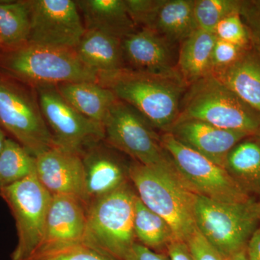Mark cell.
<instances>
[{
  "label": "cell",
  "instance_id": "cell-3",
  "mask_svg": "<svg viewBox=\"0 0 260 260\" xmlns=\"http://www.w3.org/2000/svg\"><path fill=\"white\" fill-rule=\"evenodd\" d=\"M0 69L34 88L74 82L99 83V76L80 61L74 50L27 43L0 51Z\"/></svg>",
  "mask_w": 260,
  "mask_h": 260
},
{
  "label": "cell",
  "instance_id": "cell-38",
  "mask_svg": "<svg viewBox=\"0 0 260 260\" xmlns=\"http://www.w3.org/2000/svg\"><path fill=\"white\" fill-rule=\"evenodd\" d=\"M229 260H248L246 250L236 254V255L232 256V257L230 258Z\"/></svg>",
  "mask_w": 260,
  "mask_h": 260
},
{
  "label": "cell",
  "instance_id": "cell-30",
  "mask_svg": "<svg viewBox=\"0 0 260 260\" xmlns=\"http://www.w3.org/2000/svg\"><path fill=\"white\" fill-rule=\"evenodd\" d=\"M130 18L138 28L150 29L164 0H124Z\"/></svg>",
  "mask_w": 260,
  "mask_h": 260
},
{
  "label": "cell",
  "instance_id": "cell-27",
  "mask_svg": "<svg viewBox=\"0 0 260 260\" xmlns=\"http://www.w3.org/2000/svg\"><path fill=\"white\" fill-rule=\"evenodd\" d=\"M36 172V157L20 143L6 139L0 153V189L23 180Z\"/></svg>",
  "mask_w": 260,
  "mask_h": 260
},
{
  "label": "cell",
  "instance_id": "cell-35",
  "mask_svg": "<svg viewBox=\"0 0 260 260\" xmlns=\"http://www.w3.org/2000/svg\"><path fill=\"white\" fill-rule=\"evenodd\" d=\"M124 260H171L167 253L157 252L140 243H135Z\"/></svg>",
  "mask_w": 260,
  "mask_h": 260
},
{
  "label": "cell",
  "instance_id": "cell-9",
  "mask_svg": "<svg viewBox=\"0 0 260 260\" xmlns=\"http://www.w3.org/2000/svg\"><path fill=\"white\" fill-rule=\"evenodd\" d=\"M0 124L34 157L55 148L38 98L21 85L2 78Z\"/></svg>",
  "mask_w": 260,
  "mask_h": 260
},
{
  "label": "cell",
  "instance_id": "cell-17",
  "mask_svg": "<svg viewBox=\"0 0 260 260\" xmlns=\"http://www.w3.org/2000/svg\"><path fill=\"white\" fill-rule=\"evenodd\" d=\"M103 142V141H102ZM98 143L82 155L86 190L90 201L119 189L126 182L128 168L111 150Z\"/></svg>",
  "mask_w": 260,
  "mask_h": 260
},
{
  "label": "cell",
  "instance_id": "cell-12",
  "mask_svg": "<svg viewBox=\"0 0 260 260\" xmlns=\"http://www.w3.org/2000/svg\"><path fill=\"white\" fill-rule=\"evenodd\" d=\"M30 30L28 42L74 50L85 32L75 1L29 0Z\"/></svg>",
  "mask_w": 260,
  "mask_h": 260
},
{
  "label": "cell",
  "instance_id": "cell-32",
  "mask_svg": "<svg viewBox=\"0 0 260 260\" xmlns=\"http://www.w3.org/2000/svg\"><path fill=\"white\" fill-rule=\"evenodd\" d=\"M246 49L216 39L212 54L211 74L215 70L223 69L235 62Z\"/></svg>",
  "mask_w": 260,
  "mask_h": 260
},
{
  "label": "cell",
  "instance_id": "cell-2",
  "mask_svg": "<svg viewBox=\"0 0 260 260\" xmlns=\"http://www.w3.org/2000/svg\"><path fill=\"white\" fill-rule=\"evenodd\" d=\"M128 177L143 204L167 220L177 240L187 242L198 230L197 194L184 184L177 169L146 167L134 161L128 168Z\"/></svg>",
  "mask_w": 260,
  "mask_h": 260
},
{
  "label": "cell",
  "instance_id": "cell-24",
  "mask_svg": "<svg viewBox=\"0 0 260 260\" xmlns=\"http://www.w3.org/2000/svg\"><path fill=\"white\" fill-rule=\"evenodd\" d=\"M194 3V0H164L150 30L179 45L198 29Z\"/></svg>",
  "mask_w": 260,
  "mask_h": 260
},
{
  "label": "cell",
  "instance_id": "cell-8",
  "mask_svg": "<svg viewBox=\"0 0 260 260\" xmlns=\"http://www.w3.org/2000/svg\"><path fill=\"white\" fill-rule=\"evenodd\" d=\"M160 140L181 179L195 194L224 203H239L251 198L225 168L183 145L171 133H162Z\"/></svg>",
  "mask_w": 260,
  "mask_h": 260
},
{
  "label": "cell",
  "instance_id": "cell-31",
  "mask_svg": "<svg viewBox=\"0 0 260 260\" xmlns=\"http://www.w3.org/2000/svg\"><path fill=\"white\" fill-rule=\"evenodd\" d=\"M26 260H118L85 245L70 246L44 255L34 256Z\"/></svg>",
  "mask_w": 260,
  "mask_h": 260
},
{
  "label": "cell",
  "instance_id": "cell-1",
  "mask_svg": "<svg viewBox=\"0 0 260 260\" xmlns=\"http://www.w3.org/2000/svg\"><path fill=\"white\" fill-rule=\"evenodd\" d=\"M99 83L136 109L162 133H168L177 121L188 87L180 75L149 74L126 68L99 75Z\"/></svg>",
  "mask_w": 260,
  "mask_h": 260
},
{
  "label": "cell",
  "instance_id": "cell-40",
  "mask_svg": "<svg viewBox=\"0 0 260 260\" xmlns=\"http://www.w3.org/2000/svg\"><path fill=\"white\" fill-rule=\"evenodd\" d=\"M252 138L260 145V127L257 131L252 135Z\"/></svg>",
  "mask_w": 260,
  "mask_h": 260
},
{
  "label": "cell",
  "instance_id": "cell-39",
  "mask_svg": "<svg viewBox=\"0 0 260 260\" xmlns=\"http://www.w3.org/2000/svg\"><path fill=\"white\" fill-rule=\"evenodd\" d=\"M6 139L7 138H5L4 132H3V130L0 127V153H1L2 150H3Z\"/></svg>",
  "mask_w": 260,
  "mask_h": 260
},
{
  "label": "cell",
  "instance_id": "cell-10",
  "mask_svg": "<svg viewBox=\"0 0 260 260\" xmlns=\"http://www.w3.org/2000/svg\"><path fill=\"white\" fill-rule=\"evenodd\" d=\"M35 90L55 148L82 156L89 148L104 141V125L72 107L56 86L43 85Z\"/></svg>",
  "mask_w": 260,
  "mask_h": 260
},
{
  "label": "cell",
  "instance_id": "cell-34",
  "mask_svg": "<svg viewBox=\"0 0 260 260\" xmlns=\"http://www.w3.org/2000/svg\"><path fill=\"white\" fill-rule=\"evenodd\" d=\"M186 243L194 260H225L198 230Z\"/></svg>",
  "mask_w": 260,
  "mask_h": 260
},
{
  "label": "cell",
  "instance_id": "cell-36",
  "mask_svg": "<svg viewBox=\"0 0 260 260\" xmlns=\"http://www.w3.org/2000/svg\"><path fill=\"white\" fill-rule=\"evenodd\" d=\"M167 254L171 260H194L187 243L174 240L167 248Z\"/></svg>",
  "mask_w": 260,
  "mask_h": 260
},
{
  "label": "cell",
  "instance_id": "cell-16",
  "mask_svg": "<svg viewBox=\"0 0 260 260\" xmlns=\"http://www.w3.org/2000/svg\"><path fill=\"white\" fill-rule=\"evenodd\" d=\"M168 133L183 145L224 167L229 152L251 135L217 127L197 119H177Z\"/></svg>",
  "mask_w": 260,
  "mask_h": 260
},
{
  "label": "cell",
  "instance_id": "cell-22",
  "mask_svg": "<svg viewBox=\"0 0 260 260\" xmlns=\"http://www.w3.org/2000/svg\"><path fill=\"white\" fill-rule=\"evenodd\" d=\"M216 39L213 32L198 28L179 44L177 69L186 85L211 75Z\"/></svg>",
  "mask_w": 260,
  "mask_h": 260
},
{
  "label": "cell",
  "instance_id": "cell-11",
  "mask_svg": "<svg viewBox=\"0 0 260 260\" xmlns=\"http://www.w3.org/2000/svg\"><path fill=\"white\" fill-rule=\"evenodd\" d=\"M0 194L12 210L18 242L12 260H26L37 249L47 219L52 194L42 185L37 173L0 189Z\"/></svg>",
  "mask_w": 260,
  "mask_h": 260
},
{
  "label": "cell",
  "instance_id": "cell-14",
  "mask_svg": "<svg viewBox=\"0 0 260 260\" xmlns=\"http://www.w3.org/2000/svg\"><path fill=\"white\" fill-rule=\"evenodd\" d=\"M121 46L126 69L149 74L180 75L177 44L153 30L138 28L121 40Z\"/></svg>",
  "mask_w": 260,
  "mask_h": 260
},
{
  "label": "cell",
  "instance_id": "cell-5",
  "mask_svg": "<svg viewBox=\"0 0 260 260\" xmlns=\"http://www.w3.org/2000/svg\"><path fill=\"white\" fill-rule=\"evenodd\" d=\"M192 119L252 136L260 127V113L212 75L188 85L177 119Z\"/></svg>",
  "mask_w": 260,
  "mask_h": 260
},
{
  "label": "cell",
  "instance_id": "cell-15",
  "mask_svg": "<svg viewBox=\"0 0 260 260\" xmlns=\"http://www.w3.org/2000/svg\"><path fill=\"white\" fill-rule=\"evenodd\" d=\"M36 173L51 194L73 197L90 203L81 155L51 148L36 157Z\"/></svg>",
  "mask_w": 260,
  "mask_h": 260
},
{
  "label": "cell",
  "instance_id": "cell-28",
  "mask_svg": "<svg viewBox=\"0 0 260 260\" xmlns=\"http://www.w3.org/2000/svg\"><path fill=\"white\" fill-rule=\"evenodd\" d=\"M243 1L194 0V12L198 28L213 32L222 20L240 13Z\"/></svg>",
  "mask_w": 260,
  "mask_h": 260
},
{
  "label": "cell",
  "instance_id": "cell-20",
  "mask_svg": "<svg viewBox=\"0 0 260 260\" xmlns=\"http://www.w3.org/2000/svg\"><path fill=\"white\" fill-rule=\"evenodd\" d=\"M74 51L80 61L98 76L126 68L121 40L107 34L85 30Z\"/></svg>",
  "mask_w": 260,
  "mask_h": 260
},
{
  "label": "cell",
  "instance_id": "cell-37",
  "mask_svg": "<svg viewBox=\"0 0 260 260\" xmlns=\"http://www.w3.org/2000/svg\"><path fill=\"white\" fill-rule=\"evenodd\" d=\"M246 253L248 260H260V225L248 242Z\"/></svg>",
  "mask_w": 260,
  "mask_h": 260
},
{
  "label": "cell",
  "instance_id": "cell-33",
  "mask_svg": "<svg viewBox=\"0 0 260 260\" xmlns=\"http://www.w3.org/2000/svg\"><path fill=\"white\" fill-rule=\"evenodd\" d=\"M240 15L249 31L251 46L260 54V10L251 1H243Z\"/></svg>",
  "mask_w": 260,
  "mask_h": 260
},
{
  "label": "cell",
  "instance_id": "cell-41",
  "mask_svg": "<svg viewBox=\"0 0 260 260\" xmlns=\"http://www.w3.org/2000/svg\"><path fill=\"white\" fill-rule=\"evenodd\" d=\"M252 2L253 4L254 5V6L257 8L258 10H260V0H254Z\"/></svg>",
  "mask_w": 260,
  "mask_h": 260
},
{
  "label": "cell",
  "instance_id": "cell-42",
  "mask_svg": "<svg viewBox=\"0 0 260 260\" xmlns=\"http://www.w3.org/2000/svg\"><path fill=\"white\" fill-rule=\"evenodd\" d=\"M3 51V46H2L1 41H0V51Z\"/></svg>",
  "mask_w": 260,
  "mask_h": 260
},
{
  "label": "cell",
  "instance_id": "cell-4",
  "mask_svg": "<svg viewBox=\"0 0 260 260\" xmlns=\"http://www.w3.org/2000/svg\"><path fill=\"white\" fill-rule=\"evenodd\" d=\"M136 193L126 183L92 200L87 209L83 244L118 260H124L137 242L134 230Z\"/></svg>",
  "mask_w": 260,
  "mask_h": 260
},
{
  "label": "cell",
  "instance_id": "cell-26",
  "mask_svg": "<svg viewBox=\"0 0 260 260\" xmlns=\"http://www.w3.org/2000/svg\"><path fill=\"white\" fill-rule=\"evenodd\" d=\"M30 9L28 1H0V41L3 51L28 42Z\"/></svg>",
  "mask_w": 260,
  "mask_h": 260
},
{
  "label": "cell",
  "instance_id": "cell-18",
  "mask_svg": "<svg viewBox=\"0 0 260 260\" xmlns=\"http://www.w3.org/2000/svg\"><path fill=\"white\" fill-rule=\"evenodd\" d=\"M85 30L107 34L122 40L138 29L130 18L124 0L75 1Z\"/></svg>",
  "mask_w": 260,
  "mask_h": 260
},
{
  "label": "cell",
  "instance_id": "cell-7",
  "mask_svg": "<svg viewBox=\"0 0 260 260\" xmlns=\"http://www.w3.org/2000/svg\"><path fill=\"white\" fill-rule=\"evenodd\" d=\"M104 126L106 143L134 161L146 167L175 169L162 148L158 130L129 104L117 99Z\"/></svg>",
  "mask_w": 260,
  "mask_h": 260
},
{
  "label": "cell",
  "instance_id": "cell-21",
  "mask_svg": "<svg viewBox=\"0 0 260 260\" xmlns=\"http://www.w3.org/2000/svg\"><path fill=\"white\" fill-rule=\"evenodd\" d=\"M56 87L72 107L103 125L118 99L112 91L99 83L74 82Z\"/></svg>",
  "mask_w": 260,
  "mask_h": 260
},
{
  "label": "cell",
  "instance_id": "cell-13",
  "mask_svg": "<svg viewBox=\"0 0 260 260\" xmlns=\"http://www.w3.org/2000/svg\"><path fill=\"white\" fill-rule=\"evenodd\" d=\"M88 205L73 197L52 195L42 239L30 257L83 244Z\"/></svg>",
  "mask_w": 260,
  "mask_h": 260
},
{
  "label": "cell",
  "instance_id": "cell-29",
  "mask_svg": "<svg viewBox=\"0 0 260 260\" xmlns=\"http://www.w3.org/2000/svg\"><path fill=\"white\" fill-rule=\"evenodd\" d=\"M213 34L217 39L223 42L244 48L251 46L249 31L240 13L230 15L222 20L215 27Z\"/></svg>",
  "mask_w": 260,
  "mask_h": 260
},
{
  "label": "cell",
  "instance_id": "cell-25",
  "mask_svg": "<svg viewBox=\"0 0 260 260\" xmlns=\"http://www.w3.org/2000/svg\"><path fill=\"white\" fill-rule=\"evenodd\" d=\"M134 230L139 243L157 252L167 253V248L177 240L167 220L147 208L136 195L135 202Z\"/></svg>",
  "mask_w": 260,
  "mask_h": 260
},
{
  "label": "cell",
  "instance_id": "cell-6",
  "mask_svg": "<svg viewBox=\"0 0 260 260\" xmlns=\"http://www.w3.org/2000/svg\"><path fill=\"white\" fill-rule=\"evenodd\" d=\"M197 229L225 260L245 251L260 225V202L224 203L197 195Z\"/></svg>",
  "mask_w": 260,
  "mask_h": 260
},
{
  "label": "cell",
  "instance_id": "cell-23",
  "mask_svg": "<svg viewBox=\"0 0 260 260\" xmlns=\"http://www.w3.org/2000/svg\"><path fill=\"white\" fill-rule=\"evenodd\" d=\"M224 168L246 194L260 202V145L252 136L229 152Z\"/></svg>",
  "mask_w": 260,
  "mask_h": 260
},
{
  "label": "cell",
  "instance_id": "cell-19",
  "mask_svg": "<svg viewBox=\"0 0 260 260\" xmlns=\"http://www.w3.org/2000/svg\"><path fill=\"white\" fill-rule=\"evenodd\" d=\"M211 75L260 113V54L252 46L235 62Z\"/></svg>",
  "mask_w": 260,
  "mask_h": 260
}]
</instances>
